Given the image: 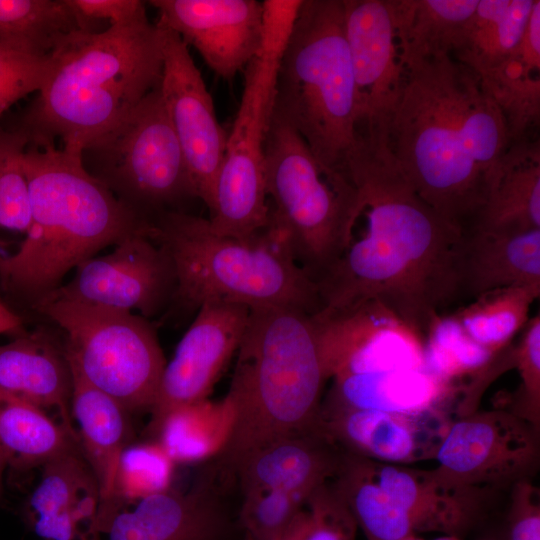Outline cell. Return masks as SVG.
<instances>
[{
  "label": "cell",
  "instance_id": "obj_1",
  "mask_svg": "<svg viewBox=\"0 0 540 540\" xmlns=\"http://www.w3.org/2000/svg\"><path fill=\"white\" fill-rule=\"evenodd\" d=\"M347 172L365 228L318 282L321 311L375 301L423 337L440 310L459 297L463 231L414 191L389 147L359 144Z\"/></svg>",
  "mask_w": 540,
  "mask_h": 540
},
{
  "label": "cell",
  "instance_id": "obj_2",
  "mask_svg": "<svg viewBox=\"0 0 540 540\" xmlns=\"http://www.w3.org/2000/svg\"><path fill=\"white\" fill-rule=\"evenodd\" d=\"M509 144L501 112L470 68L452 55L405 66L388 147L444 220L463 232L474 225L491 169Z\"/></svg>",
  "mask_w": 540,
  "mask_h": 540
},
{
  "label": "cell",
  "instance_id": "obj_3",
  "mask_svg": "<svg viewBox=\"0 0 540 540\" xmlns=\"http://www.w3.org/2000/svg\"><path fill=\"white\" fill-rule=\"evenodd\" d=\"M160 30L148 17L77 32L51 54L48 77L18 124L29 145L84 148L122 120L162 79Z\"/></svg>",
  "mask_w": 540,
  "mask_h": 540
},
{
  "label": "cell",
  "instance_id": "obj_4",
  "mask_svg": "<svg viewBox=\"0 0 540 540\" xmlns=\"http://www.w3.org/2000/svg\"><path fill=\"white\" fill-rule=\"evenodd\" d=\"M24 168L31 227L16 251L0 256V283L31 307L98 251L146 234L148 222L87 171L80 153L28 145Z\"/></svg>",
  "mask_w": 540,
  "mask_h": 540
},
{
  "label": "cell",
  "instance_id": "obj_5",
  "mask_svg": "<svg viewBox=\"0 0 540 540\" xmlns=\"http://www.w3.org/2000/svg\"><path fill=\"white\" fill-rule=\"evenodd\" d=\"M227 396L232 423L218 455L234 472L257 448L316 430L323 372L313 315L276 306L250 308Z\"/></svg>",
  "mask_w": 540,
  "mask_h": 540
},
{
  "label": "cell",
  "instance_id": "obj_6",
  "mask_svg": "<svg viewBox=\"0 0 540 540\" xmlns=\"http://www.w3.org/2000/svg\"><path fill=\"white\" fill-rule=\"evenodd\" d=\"M146 235L163 246L176 273L173 304L198 309L210 301L287 307L316 315L317 283L296 262L283 233L270 221L245 239L216 233L209 220L169 211L148 221Z\"/></svg>",
  "mask_w": 540,
  "mask_h": 540
},
{
  "label": "cell",
  "instance_id": "obj_7",
  "mask_svg": "<svg viewBox=\"0 0 540 540\" xmlns=\"http://www.w3.org/2000/svg\"><path fill=\"white\" fill-rule=\"evenodd\" d=\"M273 113L323 166L348 175L358 143L343 0L302 1L281 58Z\"/></svg>",
  "mask_w": 540,
  "mask_h": 540
},
{
  "label": "cell",
  "instance_id": "obj_8",
  "mask_svg": "<svg viewBox=\"0 0 540 540\" xmlns=\"http://www.w3.org/2000/svg\"><path fill=\"white\" fill-rule=\"evenodd\" d=\"M263 173L270 221L299 266L318 282L346 248L357 215V189L346 174L323 166L302 137L272 116Z\"/></svg>",
  "mask_w": 540,
  "mask_h": 540
},
{
  "label": "cell",
  "instance_id": "obj_9",
  "mask_svg": "<svg viewBox=\"0 0 540 540\" xmlns=\"http://www.w3.org/2000/svg\"><path fill=\"white\" fill-rule=\"evenodd\" d=\"M303 0H264L261 46L245 70L244 87L216 184L209 223L220 235L245 239L270 219L263 161L281 58Z\"/></svg>",
  "mask_w": 540,
  "mask_h": 540
},
{
  "label": "cell",
  "instance_id": "obj_10",
  "mask_svg": "<svg viewBox=\"0 0 540 540\" xmlns=\"http://www.w3.org/2000/svg\"><path fill=\"white\" fill-rule=\"evenodd\" d=\"M87 171L145 221L197 198L160 86L82 152Z\"/></svg>",
  "mask_w": 540,
  "mask_h": 540
},
{
  "label": "cell",
  "instance_id": "obj_11",
  "mask_svg": "<svg viewBox=\"0 0 540 540\" xmlns=\"http://www.w3.org/2000/svg\"><path fill=\"white\" fill-rule=\"evenodd\" d=\"M63 332L69 363L128 412L150 410L166 361L148 319L132 312L65 300L31 307Z\"/></svg>",
  "mask_w": 540,
  "mask_h": 540
},
{
  "label": "cell",
  "instance_id": "obj_12",
  "mask_svg": "<svg viewBox=\"0 0 540 540\" xmlns=\"http://www.w3.org/2000/svg\"><path fill=\"white\" fill-rule=\"evenodd\" d=\"M539 429L504 409L475 410L451 422L432 469L444 482L489 491L531 479Z\"/></svg>",
  "mask_w": 540,
  "mask_h": 540
},
{
  "label": "cell",
  "instance_id": "obj_13",
  "mask_svg": "<svg viewBox=\"0 0 540 540\" xmlns=\"http://www.w3.org/2000/svg\"><path fill=\"white\" fill-rule=\"evenodd\" d=\"M355 91L357 143L388 146L404 83L393 0H343Z\"/></svg>",
  "mask_w": 540,
  "mask_h": 540
},
{
  "label": "cell",
  "instance_id": "obj_14",
  "mask_svg": "<svg viewBox=\"0 0 540 540\" xmlns=\"http://www.w3.org/2000/svg\"><path fill=\"white\" fill-rule=\"evenodd\" d=\"M75 269L69 282L42 299L138 310L148 319L172 303L176 290L170 255L142 233L121 240L111 253L89 258Z\"/></svg>",
  "mask_w": 540,
  "mask_h": 540
},
{
  "label": "cell",
  "instance_id": "obj_15",
  "mask_svg": "<svg viewBox=\"0 0 540 540\" xmlns=\"http://www.w3.org/2000/svg\"><path fill=\"white\" fill-rule=\"evenodd\" d=\"M157 26L163 57L162 99L183 151L196 197L211 213L228 133L217 119L213 99L188 46L173 31Z\"/></svg>",
  "mask_w": 540,
  "mask_h": 540
},
{
  "label": "cell",
  "instance_id": "obj_16",
  "mask_svg": "<svg viewBox=\"0 0 540 540\" xmlns=\"http://www.w3.org/2000/svg\"><path fill=\"white\" fill-rule=\"evenodd\" d=\"M326 380L398 369H424V337L370 301L313 315Z\"/></svg>",
  "mask_w": 540,
  "mask_h": 540
},
{
  "label": "cell",
  "instance_id": "obj_17",
  "mask_svg": "<svg viewBox=\"0 0 540 540\" xmlns=\"http://www.w3.org/2000/svg\"><path fill=\"white\" fill-rule=\"evenodd\" d=\"M250 308L228 301H210L196 318L166 363L150 409L149 432L155 435L174 410L207 400L214 384L237 352Z\"/></svg>",
  "mask_w": 540,
  "mask_h": 540
},
{
  "label": "cell",
  "instance_id": "obj_18",
  "mask_svg": "<svg viewBox=\"0 0 540 540\" xmlns=\"http://www.w3.org/2000/svg\"><path fill=\"white\" fill-rule=\"evenodd\" d=\"M157 25L198 51L219 77L231 80L258 52L264 6L258 0H152Z\"/></svg>",
  "mask_w": 540,
  "mask_h": 540
},
{
  "label": "cell",
  "instance_id": "obj_19",
  "mask_svg": "<svg viewBox=\"0 0 540 540\" xmlns=\"http://www.w3.org/2000/svg\"><path fill=\"white\" fill-rule=\"evenodd\" d=\"M455 419L446 410L403 413L320 407L316 429L346 453L379 463L408 466L434 460Z\"/></svg>",
  "mask_w": 540,
  "mask_h": 540
},
{
  "label": "cell",
  "instance_id": "obj_20",
  "mask_svg": "<svg viewBox=\"0 0 540 540\" xmlns=\"http://www.w3.org/2000/svg\"><path fill=\"white\" fill-rule=\"evenodd\" d=\"M213 474L208 470L186 491L169 488L115 513L106 527L108 540H232L237 525Z\"/></svg>",
  "mask_w": 540,
  "mask_h": 540
},
{
  "label": "cell",
  "instance_id": "obj_21",
  "mask_svg": "<svg viewBox=\"0 0 540 540\" xmlns=\"http://www.w3.org/2000/svg\"><path fill=\"white\" fill-rule=\"evenodd\" d=\"M370 462L377 483L396 506L411 535L463 534L481 518L484 500L492 492L450 485L433 470Z\"/></svg>",
  "mask_w": 540,
  "mask_h": 540
},
{
  "label": "cell",
  "instance_id": "obj_22",
  "mask_svg": "<svg viewBox=\"0 0 540 540\" xmlns=\"http://www.w3.org/2000/svg\"><path fill=\"white\" fill-rule=\"evenodd\" d=\"M344 451L317 430L271 441L236 467L242 494L281 491L302 501L337 474Z\"/></svg>",
  "mask_w": 540,
  "mask_h": 540
},
{
  "label": "cell",
  "instance_id": "obj_23",
  "mask_svg": "<svg viewBox=\"0 0 540 540\" xmlns=\"http://www.w3.org/2000/svg\"><path fill=\"white\" fill-rule=\"evenodd\" d=\"M42 468L28 501V517L36 533L46 540L95 538L83 531V525L100 531V493L82 452L60 456Z\"/></svg>",
  "mask_w": 540,
  "mask_h": 540
},
{
  "label": "cell",
  "instance_id": "obj_24",
  "mask_svg": "<svg viewBox=\"0 0 540 540\" xmlns=\"http://www.w3.org/2000/svg\"><path fill=\"white\" fill-rule=\"evenodd\" d=\"M0 388L52 409L60 423L78 436L72 424V372L65 340L46 327L25 332L0 345Z\"/></svg>",
  "mask_w": 540,
  "mask_h": 540
},
{
  "label": "cell",
  "instance_id": "obj_25",
  "mask_svg": "<svg viewBox=\"0 0 540 540\" xmlns=\"http://www.w3.org/2000/svg\"><path fill=\"white\" fill-rule=\"evenodd\" d=\"M457 282L459 296L474 299L507 288L540 291V229L465 231L457 258Z\"/></svg>",
  "mask_w": 540,
  "mask_h": 540
},
{
  "label": "cell",
  "instance_id": "obj_26",
  "mask_svg": "<svg viewBox=\"0 0 540 540\" xmlns=\"http://www.w3.org/2000/svg\"><path fill=\"white\" fill-rule=\"evenodd\" d=\"M70 364V363H69ZM71 416L77 422L82 454L91 468L100 493L99 526L106 528L117 513L115 480L119 460L129 446L128 411L113 398L89 384L70 365Z\"/></svg>",
  "mask_w": 540,
  "mask_h": 540
},
{
  "label": "cell",
  "instance_id": "obj_27",
  "mask_svg": "<svg viewBox=\"0 0 540 540\" xmlns=\"http://www.w3.org/2000/svg\"><path fill=\"white\" fill-rule=\"evenodd\" d=\"M321 408L424 413L446 410L456 418L461 387L424 369H398L335 377Z\"/></svg>",
  "mask_w": 540,
  "mask_h": 540
},
{
  "label": "cell",
  "instance_id": "obj_28",
  "mask_svg": "<svg viewBox=\"0 0 540 540\" xmlns=\"http://www.w3.org/2000/svg\"><path fill=\"white\" fill-rule=\"evenodd\" d=\"M471 228L503 232L540 229L538 138L510 143L495 162L484 205Z\"/></svg>",
  "mask_w": 540,
  "mask_h": 540
},
{
  "label": "cell",
  "instance_id": "obj_29",
  "mask_svg": "<svg viewBox=\"0 0 540 540\" xmlns=\"http://www.w3.org/2000/svg\"><path fill=\"white\" fill-rule=\"evenodd\" d=\"M505 122L510 143L535 139L540 124V1L513 53L476 74Z\"/></svg>",
  "mask_w": 540,
  "mask_h": 540
},
{
  "label": "cell",
  "instance_id": "obj_30",
  "mask_svg": "<svg viewBox=\"0 0 540 540\" xmlns=\"http://www.w3.org/2000/svg\"><path fill=\"white\" fill-rule=\"evenodd\" d=\"M479 0H393L405 66L452 55L460 46Z\"/></svg>",
  "mask_w": 540,
  "mask_h": 540
},
{
  "label": "cell",
  "instance_id": "obj_31",
  "mask_svg": "<svg viewBox=\"0 0 540 540\" xmlns=\"http://www.w3.org/2000/svg\"><path fill=\"white\" fill-rule=\"evenodd\" d=\"M81 31L99 32L68 0H0V45L15 53L44 59Z\"/></svg>",
  "mask_w": 540,
  "mask_h": 540
},
{
  "label": "cell",
  "instance_id": "obj_32",
  "mask_svg": "<svg viewBox=\"0 0 540 540\" xmlns=\"http://www.w3.org/2000/svg\"><path fill=\"white\" fill-rule=\"evenodd\" d=\"M0 446L8 465L20 470L81 451L78 436L52 420L43 408L1 388Z\"/></svg>",
  "mask_w": 540,
  "mask_h": 540
},
{
  "label": "cell",
  "instance_id": "obj_33",
  "mask_svg": "<svg viewBox=\"0 0 540 540\" xmlns=\"http://www.w3.org/2000/svg\"><path fill=\"white\" fill-rule=\"evenodd\" d=\"M535 0H479L452 56L480 74L508 58L525 31Z\"/></svg>",
  "mask_w": 540,
  "mask_h": 540
},
{
  "label": "cell",
  "instance_id": "obj_34",
  "mask_svg": "<svg viewBox=\"0 0 540 540\" xmlns=\"http://www.w3.org/2000/svg\"><path fill=\"white\" fill-rule=\"evenodd\" d=\"M232 423L226 399L204 400L171 412L154 436L174 463H190L218 456L224 448Z\"/></svg>",
  "mask_w": 540,
  "mask_h": 540
},
{
  "label": "cell",
  "instance_id": "obj_35",
  "mask_svg": "<svg viewBox=\"0 0 540 540\" xmlns=\"http://www.w3.org/2000/svg\"><path fill=\"white\" fill-rule=\"evenodd\" d=\"M539 290L516 287L483 294L454 313L464 332L494 354L511 346L529 321V311Z\"/></svg>",
  "mask_w": 540,
  "mask_h": 540
},
{
  "label": "cell",
  "instance_id": "obj_36",
  "mask_svg": "<svg viewBox=\"0 0 540 540\" xmlns=\"http://www.w3.org/2000/svg\"><path fill=\"white\" fill-rule=\"evenodd\" d=\"M501 354H494L474 342L454 314L435 317L424 335V370L453 385L465 377L473 379L485 372Z\"/></svg>",
  "mask_w": 540,
  "mask_h": 540
},
{
  "label": "cell",
  "instance_id": "obj_37",
  "mask_svg": "<svg viewBox=\"0 0 540 540\" xmlns=\"http://www.w3.org/2000/svg\"><path fill=\"white\" fill-rule=\"evenodd\" d=\"M28 145L22 131L0 127V232L25 236L31 227L29 183L24 168ZM3 244L0 238V256Z\"/></svg>",
  "mask_w": 540,
  "mask_h": 540
},
{
  "label": "cell",
  "instance_id": "obj_38",
  "mask_svg": "<svg viewBox=\"0 0 540 540\" xmlns=\"http://www.w3.org/2000/svg\"><path fill=\"white\" fill-rule=\"evenodd\" d=\"M357 523L332 480L316 489L275 540H355Z\"/></svg>",
  "mask_w": 540,
  "mask_h": 540
},
{
  "label": "cell",
  "instance_id": "obj_39",
  "mask_svg": "<svg viewBox=\"0 0 540 540\" xmlns=\"http://www.w3.org/2000/svg\"><path fill=\"white\" fill-rule=\"evenodd\" d=\"M174 462L157 443L129 445L119 460L115 480V505L140 501L169 489Z\"/></svg>",
  "mask_w": 540,
  "mask_h": 540
},
{
  "label": "cell",
  "instance_id": "obj_40",
  "mask_svg": "<svg viewBox=\"0 0 540 540\" xmlns=\"http://www.w3.org/2000/svg\"><path fill=\"white\" fill-rule=\"evenodd\" d=\"M305 502L281 491L243 494L236 525L241 540H275L293 522Z\"/></svg>",
  "mask_w": 540,
  "mask_h": 540
},
{
  "label": "cell",
  "instance_id": "obj_41",
  "mask_svg": "<svg viewBox=\"0 0 540 540\" xmlns=\"http://www.w3.org/2000/svg\"><path fill=\"white\" fill-rule=\"evenodd\" d=\"M513 367L518 370L520 386L514 395L511 413L539 429L540 426V315L529 319L519 342L511 347Z\"/></svg>",
  "mask_w": 540,
  "mask_h": 540
},
{
  "label": "cell",
  "instance_id": "obj_42",
  "mask_svg": "<svg viewBox=\"0 0 540 540\" xmlns=\"http://www.w3.org/2000/svg\"><path fill=\"white\" fill-rule=\"evenodd\" d=\"M51 67V55L37 59L0 45V116L19 99L38 92Z\"/></svg>",
  "mask_w": 540,
  "mask_h": 540
},
{
  "label": "cell",
  "instance_id": "obj_43",
  "mask_svg": "<svg viewBox=\"0 0 540 540\" xmlns=\"http://www.w3.org/2000/svg\"><path fill=\"white\" fill-rule=\"evenodd\" d=\"M506 540H540V491L531 479L512 486Z\"/></svg>",
  "mask_w": 540,
  "mask_h": 540
},
{
  "label": "cell",
  "instance_id": "obj_44",
  "mask_svg": "<svg viewBox=\"0 0 540 540\" xmlns=\"http://www.w3.org/2000/svg\"><path fill=\"white\" fill-rule=\"evenodd\" d=\"M85 19L109 26L124 25L147 17L145 3L138 0H68Z\"/></svg>",
  "mask_w": 540,
  "mask_h": 540
},
{
  "label": "cell",
  "instance_id": "obj_45",
  "mask_svg": "<svg viewBox=\"0 0 540 540\" xmlns=\"http://www.w3.org/2000/svg\"><path fill=\"white\" fill-rule=\"evenodd\" d=\"M23 333L22 318L0 300V335L11 334L16 337Z\"/></svg>",
  "mask_w": 540,
  "mask_h": 540
},
{
  "label": "cell",
  "instance_id": "obj_46",
  "mask_svg": "<svg viewBox=\"0 0 540 540\" xmlns=\"http://www.w3.org/2000/svg\"><path fill=\"white\" fill-rule=\"evenodd\" d=\"M6 466H8L7 457L0 446V486H1L2 474Z\"/></svg>",
  "mask_w": 540,
  "mask_h": 540
},
{
  "label": "cell",
  "instance_id": "obj_47",
  "mask_svg": "<svg viewBox=\"0 0 540 540\" xmlns=\"http://www.w3.org/2000/svg\"><path fill=\"white\" fill-rule=\"evenodd\" d=\"M434 540H462L459 536L456 535H444L441 537H438Z\"/></svg>",
  "mask_w": 540,
  "mask_h": 540
},
{
  "label": "cell",
  "instance_id": "obj_48",
  "mask_svg": "<svg viewBox=\"0 0 540 540\" xmlns=\"http://www.w3.org/2000/svg\"><path fill=\"white\" fill-rule=\"evenodd\" d=\"M481 540H506L505 538V535L504 537L503 536H498V535H493V536H488V537H485Z\"/></svg>",
  "mask_w": 540,
  "mask_h": 540
},
{
  "label": "cell",
  "instance_id": "obj_49",
  "mask_svg": "<svg viewBox=\"0 0 540 540\" xmlns=\"http://www.w3.org/2000/svg\"><path fill=\"white\" fill-rule=\"evenodd\" d=\"M403 540H423V539L417 537V535H412L407 538H404Z\"/></svg>",
  "mask_w": 540,
  "mask_h": 540
}]
</instances>
